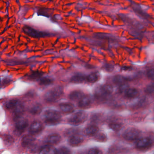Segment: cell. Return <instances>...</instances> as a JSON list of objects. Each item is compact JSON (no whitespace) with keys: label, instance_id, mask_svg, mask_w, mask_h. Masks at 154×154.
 I'll return each mask as SVG.
<instances>
[{"label":"cell","instance_id":"1","mask_svg":"<svg viewBox=\"0 0 154 154\" xmlns=\"http://www.w3.org/2000/svg\"><path fill=\"white\" fill-rule=\"evenodd\" d=\"M64 89L60 86L54 87L47 91L45 95V99L47 102H53L60 98L63 94Z\"/></svg>","mask_w":154,"mask_h":154},{"label":"cell","instance_id":"2","mask_svg":"<svg viewBox=\"0 0 154 154\" xmlns=\"http://www.w3.org/2000/svg\"><path fill=\"white\" fill-rule=\"evenodd\" d=\"M45 123L48 125H56L61 120V116L58 111L54 110H48L44 113Z\"/></svg>","mask_w":154,"mask_h":154},{"label":"cell","instance_id":"3","mask_svg":"<svg viewBox=\"0 0 154 154\" xmlns=\"http://www.w3.org/2000/svg\"><path fill=\"white\" fill-rule=\"evenodd\" d=\"M88 115L85 112H79L72 115L69 119V124L73 125H79L85 122Z\"/></svg>","mask_w":154,"mask_h":154},{"label":"cell","instance_id":"4","mask_svg":"<svg viewBox=\"0 0 154 154\" xmlns=\"http://www.w3.org/2000/svg\"><path fill=\"white\" fill-rule=\"evenodd\" d=\"M15 127L16 130L20 133H22L29 125L28 120L22 117H14Z\"/></svg>","mask_w":154,"mask_h":154},{"label":"cell","instance_id":"5","mask_svg":"<svg viewBox=\"0 0 154 154\" xmlns=\"http://www.w3.org/2000/svg\"><path fill=\"white\" fill-rule=\"evenodd\" d=\"M23 30L27 35L34 38H41V37H46L49 35V33H47L37 30L29 26H24L23 28Z\"/></svg>","mask_w":154,"mask_h":154},{"label":"cell","instance_id":"6","mask_svg":"<svg viewBox=\"0 0 154 154\" xmlns=\"http://www.w3.org/2000/svg\"><path fill=\"white\" fill-rule=\"evenodd\" d=\"M141 132L136 128H129L127 129L123 134V137L128 141H133L137 140L140 137Z\"/></svg>","mask_w":154,"mask_h":154},{"label":"cell","instance_id":"7","mask_svg":"<svg viewBox=\"0 0 154 154\" xmlns=\"http://www.w3.org/2000/svg\"><path fill=\"white\" fill-rule=\"evenodd\" d=\"M152 144V140L148 137H144L139 139L136 144L137 148L143 149L148 148Z\"/></svg>","mask_w":154,"mask_h":154},{"label":"cell","instance_id":"8","mask_svg":"<svg viewBox=\"0 0 154 154\" xmlns=\"http://www.w3.org/2000/svg\"><path fill=\"white\" fill-rule=\"evenodd\" d=\"M42 125L39 121H34L31 125L29 132L32 135L36 134L41 131Z\"/></svg>","mask_w":154,"mask_h":154},{"label":"cell","instance_id":"9","mask_svg":"<svg viewBox=\"0 0 154 154\" xmlns=\"http://www.w3.org/2000/svg\"><path fill=\"white\" fill-rule=\"evenodd\" d=\"M94 96L98 99H103L107 96L103 89L102 85L96 86L94 90Z\"/></svg>","mask_w":154,"mask_h":154},{"label":"cell","instance_id":"10","mask_svg":"<svg viewBox=\"0 0 154 154\" xmlns=\"http://www.w3.org/2000/svg\"><path fill=\"white\" fill-rule=\"evenodd\" d=\"M91 104V99L89 96H84L79 101V106L81 108H86Z\"/></svg>","mask_w":154,"mask_h":154},{"label":"cell","instance_id":"11","mask_svg":"<svg viewBox=\"0 0 154 154\" xmlns=\"http://www.w3.org/2000/svg\"><path fill=\"white\" fill-rule=\"evenodd\" d=\"M35 138L31 135H26L22 139V146L24 147L29 146L35 141Z\"/></svg>","mask_w":154,"mask_h":154},{"label":"cell","instance_id":"12","mask_svg":"<svg viewBox=\"0 0 154 154\" xmlns=\"http://www.w3.org/2000/svg\"><path fill=\"white\" fill-rule=\"evenodd\" d=\"M83 137L81 136L74 135L69 139V144L72 146H77L83 142Z\"/></svg>","mask_w":154,"mask_h":154},{"label":"cell","instance_id":"13","mask_svg":"<svg viewBox=\"0 0 154 154\" xmlns=\"http://www.w3.org/2000/svg\"><path fill=\"white\" fill-rule=\"evenodd\" d=\"M87 77L82 74H77L70 78V82L74 83H82L87 81Z\"/></svg>","mask_w":154,"mask_h":154},{"label":"cell","instance_id":"14","mask_svg":"<svg viewBox=\"0 0 154 154\" xmlns=\"http://www.w3.org/2000/svg\"><path fill=\"white\" fill-rule=\"evenodd\" d=\"M84 93L81 90H74L69 94V98L71 100L77 101L80 100L83 96Z\"/></svg>","mask_w":154,"mask_h":154},{"label":"cell","instance_id":"15","mask_svg":"<svg viewBox=\"0 0 154 154\" xmlns=\"http://www.w3.org/2000/svg\"><path fill=\"white\" fill-rule=\"evenodd\" d=\"M61 111L65 113H71L74 111V106L69 103H62L60 105Z\"/></svg>","mask_w":154,"mask_h":154},{"label":"cell","instance_id":"16","mask_svg":"<svg viewBox=\"0 0 154 154\" xmlns=\"http://www.w3.org/2000/svg\"><path fill=\"white\" fill-rule=\"evenodd\" d=\"M46 140H47V143L49 144H57L60 142L61 137L59 135L53 134L48 137Z\"/></svg>","mask_w":154,"mask_h":154},{"label":"cell","instance_id":"17","mask_svg":"<svg viewBox=\"0 0 154 154\" xmlns=\"http://www.w3.org/2000/svg\"><path fill=\"white\" fill-rule=\"evenodd\" d=\"M100 78V75L99 72H95L91 73L87 76V81L90 83H94L98 81Z\"/></svg>","mask_w":154,"mask_h":154},{"label":"cell","instance_id":"18","mask_svg":"<svg viewBox=\"0 0 154 154\" xmlns=\"http://www.w3.org/2000/svg\"><path fill=\"white\" fill-rule=\"evenodd\" d=\"M99 130V128L96 126H90L85 128L84 134L87 135L92 136L96 134Z\"/></svg>","mask_w":154,"mask_h":154},{"label":"cell","instance_id":"19","mask_svg":"<svg viewBox=\"0 0 154 154\" xmlns=\"http://www.w3.org/2000/svg\"><path fill=\"white\" fill-rule=\"evenodd\" d=\"M127 80H128L127 78L120 75L115 76L112 79V81L114 84L120 85L125 84V82Z\"/></svg>","mask_w":154,"mask_h":154},{"label":"cell","instance_id":"20","mask_svg":"<svg viewBox=\"0 0 154 154\" xmlns=\"http://www.w3.org/2000/svg\"><path fill=\"white\" fill-rule=\"evenodd\" d=\"M125 96L128 98L132 99L139 96V91L135 88H130L125 93Z\"/></svg>","mask_w":154,"mask_h":154},{"label":"cell","instance_id":"21","mask_svg":"<svg viewBox=\"0 0 154 154\" xmlns=\"http://www.w3.org/2000/svg\"><path fill=\"white\" fill-rule=\"evenodd\" d=\"M19 104V101L18 99H10L5 103V107L7 109H13L15 108Z\"/></svg>","mask_w":154,"mask_h":154},{"label":"cell","instance_id":"22","mask_svg":"<svg viewBox=\"0 0 154 154\" xmlns=\"http://www.w3.org/2000/svg\"><path fill=\"white\" fill-rule=\"evenodd\" d=\"M39 154H58V151L54 147L46 146L41 150Z\"/></svg>","mask_w":154,"mask_h":154},{"label":"cell","instance_id":"23","mask_svg":"<svg viewBox=\"0 0 154 154\" xmlns=\"http://www.w3.org/2000/svg\"><path fill=\"white\" fill-rule=\"evenodd\" d=\"M43 73L39 71H35L32 73L28 77L29 80L32 81H36L40 79L42 76L43 75Z\"/></svg>","mask_w":154,"mask_h":154},{"label":"cell","instance_id":"24","mask_svg":"<svg viewBox=\"0 0 154 154\" xmlns=\"http://www.w3.org/2000/svg\"><path fill=\"white\" fill-rule=\"evenodd\" d=\"M14 117H21L24 112V107L22 105L19 103L14 108Z\"/></svg>","mask_w":154,"mask_h":154},{"label":"cell","instance_id":"25","mask_svg":"<svg viewBox=\"0 0 154 154\" xmlns=\"http://www.w3.org/2000/svg\"><path fill=\"white\" fill-rule=\"evenodd\" d=\"M42 110V107L40 104H37L33 106L30 109V113L32 115H37L39 114Z\"/></svg>","mask_w":154,"mask_h":154},{"label":"cell","instance_id":"26","mask_svg":"<svg viewBox=\"0 0 154 154\" xmlns=\"http://www.w3.org/2000/svg\"><path fill=\"white\" fill-rule=\"evenodd\" d=\"M54 82L53 79L49 77H44L40 79L39 80V84L42 86H48L51 85Z\"/></svg>","mask_w":154,"mask_h":154},{"label":"cell","instance_id":"27","mask_svg":"<svg viewBox=\"0 0 154 154\" xmlns=\"http://www.w3.org/2000/svg\"><path fill=\"white\" fill-rule=\"evenodd\" d=\"M95 139L99 142H105L106 141V136L103 133H98L95 134Z\"/></svg>","mask_w":154,"mask_h":154},{"label":"cell","instance_id":"28","mask_svg":"<svg viewBox=\"0 0 154 154\" xmlns=\"http://www.w3.org/2000/svg\"><path fill=\"white\" fill-rule=\"evenodd\" d=\"M102 87H103V89H104V91L106 92V94L107 96L110 95L113 92V87L109 84H105V85H102Z\"/></svg>","mask_w":154,"mask_h":154},{"label":"cell","instance_id":"29","mask_svg":"<svg viewBox=\"0 0 154 154\" xmlns=\"http://www.w3.org/2000/svg\"><path fill=\"white\" fill-rule=\"evenodd\" d=\"M102 69L106 72H111L114 69L113 65L110 64H105L102 67Z\"/></svg>","mask_w":154,"mask_h":154},{"label":"cell","instance_id":"30","mask_svg":"<svg viewBox=\"0 0 154 154\" xmlns=\"http://www.w3.org/2000/svg\"><path fill=\"white\" fill-rule=\"evenodd\" d=\"M109 127L111 129L115 131H119L121 128V125L118 123H111L109 124Z\"/></svg>","mask_w":154,"mask_h":154},{"label":"cell","instance_id":"31","mask_svg":"<svg viewBox=\"0 0 154 154\" xmlns=\"http://www.w3.org/2000/svg\"><path fill=\"white\" fill-rule=\"evenodd\" d=\"M129 89V86L128 84L125 83V84L120 85L119 88V90L121 93H125V94L126 92Z\"/></svg>","mask_w":154,"mask_h":154},{"label":"cell","instance_id":"32","mask_svg":"<svg viewBox=\"0 0 154 154\" xmlns=\"http://www.w3.org/2000/svg\"><path fill=\"white\" fill-rule=\"evenodd\" d=\"M58 154H71V153L68 148L62 147L60 148L58 151Z\"/></svg>","mask_w":154,"mask_h":154},{"label":"cell","instance_id":"33","mask_svg":"<svg viewBox=\"0 0 154 154\" xmlns=\"http://www.w3.org/2000/svg\"><path fill=\"white\" fill-rule=\"evenodd\" d=\"M88 154H103L102 151L98 148H91L89 151Z\"/></svg>","mask_w":154,"mask_h":154},{"label":"cell","instance_id":"34","mask_svg":"<svg viewBox=\"0 0 154 154\" xmlns=\"http://www.w3.org/2000/svg\"><path fill=\"white\" fill-rule=\"evenodd\" d=\"M146 75L148 78L150 79L154 80V69L149 70L147 71Z\"/></svg>","mask_w":154,"mask_h":154},{"label":"cell","instance_id":"35","mask_svg":"<svg viewBox=\"0 0 154 154\" xmlns=\"http://www.w3.org/2000/svg\"><path fill=\"white\" fill-rule=\"evenodd\" d=\"M146 91L147 93H149V94L153 93L154 92V84L153 83L147 87Z\"/></svg>","mask_w":154,"mask_h":154},{"label":"cell","instance_id":"36","mask_svg":"<svg viewBox=\"0 0 154 154\" xmlns=\"http://www.w3.org/2000/svg\"><path fill=\"white\" fill-rule=\"evenodd\" d=\"M11 79L9 78L6 77L5 79L3 80V85H8V84H10L11 83Z\"/></svg>","mask_w":154,"mask_h":154},{"label":"cell","instance_id":"37","mask_svg":"<svg viewBox=\"0 0 154 154\" xmlns=\"http://www.w3.org/2000/svg\"><path fill=\"white\" fill-rule=\"evenodd\" d=\"M6 140L7 142L9 143H12L14 142V139L11 136L7 135L6 137Z\"/></svg>","mask_w":154,"mask_h":154},{"label":"cell","instance_id":"38","mask_svg":"<svg viewBox=\"0 0 154 154\" xmlns=\"http://www.w3.org/2000/svg\"><path fill=\"white\" fill-rule=\"evenodd\" d=\"M153 83V84H154V80Z\"/></svg>","mask_w":154,"mask_h":154}]
</instances>
